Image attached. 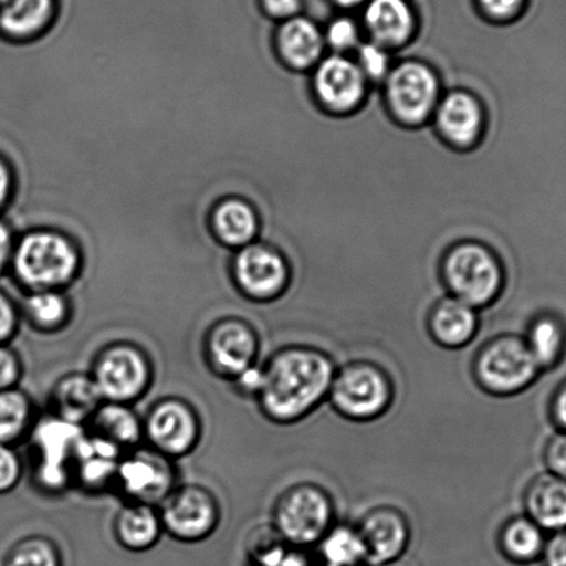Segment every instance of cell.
<instances>
[{
  "label": "cell",
  "mask_w": 566,
  "mask_h": 566,
  "mask_svg": "<svg viewBox=\"0 0 566 566\" xmlns=\"http://www.w3.org/2000/svg\"><path fill=\"white\" fill-rule=\"evenodd\" d=\"M4 2V0H0V4H2Z\"/></svg>",
  "instance_id": "f907efd6"
},
{
  "label": "cell",
  "mask_w": 566,
  "mask_h": 566,
  "mask_svg": "<svg viewBox=\"0 0 566 566\" xmlns=\"http://www.w3.org/2000/svg\"><path fill=\"white\" fill-rule=\"evenodd\" d=\"M335 522L333 494L318 483H294L274 500L271 524L289 546H317Z\"/></svg>",
  "instance_id": "277c9868"
},
{
  "label": "cell",
  "mask_w": 566,
  "mask_h": 566,
  "mask_svg": "<svg viewBox=\"0 0 566 566\" xmlns=\"http://www.w3.org/2000/svg\"><path fill=\"white\" fill-rule=\"evenodd\" d=\"M489 13L496 18H507L520 8L522 0H481Z\"/></svg>",
  "instance_id": "f6af8a7d"
},
{
  "label": "cell",
  "mask_w": 566,
  "mask_h": 566,
  "mask_svg": "<svg viewBox=\"0 0 566 566\" xmlns=\"http://www.w3.org/2000/svg\"><path fill=\"white\" fill-rule=\"evenodd\" d=\"M541 374L522 334L493 335L478 348L471 361L475 386L489 397L499 399L524 394Z\"/></svg>",
  "instance_id": "3957f363"
},
{
  "label": "cell",
  "mask_w": 566,
  "mask_h": 566,
  "mask_svg": "<svg viewBox=\"0 0 566 566\" xmlns=\"http://www.w3.org/2000/svg\"><path fill=\"white\" fill-rule=\"evenodd\" d=\"M323 566H329V565H323Z\"/></svg>",
  "instance_id": "816d5d0a"
},
{
  "label": "cell",
  "mask_w": 566,
  "mask_h": 566,
  "mask_svg": "<svg viewBox=\"0 0 566 566\" xmlns=\"http://www.w3.org/2000/svg\"><path fill=\"white\" fill-rule=\"evenodd\" d=\"M178 478L174 460L142 444L124 453L120 459L114 491L125 499V503L158 507L179 485Z\"/></svg>",
  "instance_id": "8fae6325"
},
{
  "label": "cell",
  "mask_w": 566,
  "mask_h": 566,
  "mask_svg": "<svg viewBox=\"0 0 566 566\" xmlns=\"http://www.w3.org/2000/svg\"><path fill=\"white\" fill-rule=\"evenodd\" d=\"M356 526L365 543L367 566L402 558L413 536L408 515L389 504L368 510Z\"/></svg>",
  "instance_id": "4fadbf2b"
},
{
  "label": "cell",
  "mask_w": 566,
  "mask_h": 566,
  "mask_svg": "<svg viewBox=\"0 0 566 566\" xmlns=\"http://www.w3.org/2000/svg\"><path fill=\"white\" fill-rule=\"evenodd\" d=\"M359 59L363 74H367L371 78H381V76L387 74L389 59L380 46L374 45V43L361 46Z\"/></svg>",
  "instance_id": "f35d334b"
},
{
  "label": "cell",
  "mask_w": 566,
  "mask_h": 566,
  "mask_svg": "<svg viewBox=\"0 0 566 566\" xmlns=\"http://www.w3.org/2000/svg\"><path fill=\"white\" fill-rule=\"evenodd\" d=\"M20 313L35 333L52 335L69 326L73 307L63 291H34L27 295Z\"/></svg>",
  "instance_id": "d4e9b609"
},
{
  "label": "cell",
  "mask_w": 566,
  "mask_h": 566,
  "mask_svg": "<svg viewBox=\"0 0 566 566\" xmlns=\"http://www.w3.org/2000/svg\"><path fill=\"white\" fill-rule=\"evenodd\" d=\"M115 541L126 552L145 553L156 547L164 535L158 507L143 503H125L113 521Z\"/></svg>",
  "instance_id": "44dd1931"
},
{
  "label": "cell",
  "mask_w": 566,
  "mask_h": 566,
  "mask_svg": "<svg viewBox=\"0 0 566 566\" xmlns=\"http://www.w3.org/2000/svg\"><path fill=\"white\" fill-rule=\"evenodd\" d=\"M478 311L453 296L437 302L427 316V333L433 344L447 350H460L480 334Z\"/></svg>",
  "instance_id": "e0dca14e"
},
{
  "label": "cell",
  "mask_w": 566,
  "mask_h": 566,
  "mask_svg": "<svg viewBox=\"0 0 566 566\" xmlns=\"http://www.w3.org/2000/svg\"><path fill=\"white\" fill-rule=\"evenodd\" d=\"M522 337L542 373L553 370L564 359L565 323L552 313H542L533 317Z\"/></svg>",
  "instance_id": "cb8c5ba5"
},
{
  "label": "cell",
  "mask_w": 566,
  "mask_h": 566,
  "mask_svg": "<svg viewBox=\"0 0 566 566\" xmlns=\"http://www.w3.org/2000/svg\"><path fill=\"white\" fill-rule=\"evenodd\" d=\"M315 84L328 107L344 112L359 103L365 93V74L350 60L333 56L317 69Z\"/></svg>",
  "instance_id": "ffe728a7"
},
{
  "label": "cell",
  "mask_w": 566,
  "mask_h": 566,
  "mask_svg": "<svg viewBox=\"0 0 566 566\" xmlns=\"http://www.w3.org/2000/svg\"><path fill=\"white\" fill-rule=\"evenodd\" d=\"M279 48L283 57L293 67H310L321 57L322 35L310 20L293 19L280 30Z\"/></svg>",
  "instance_id": "f1b7e54d"
},
{
  "label": "cell",
  "mask_w": 566,
  "mask_h": 566,
  "mask_svg": "<svg viewBox=\"0 0 566 566\" xmlns=\"http://www.w3.org/2000/svg\"><path fill=\"white\" fill-rule=\"evenodd\" d=\"M324 565H366V547L356 524L335 522L322 541L317 543Z\"/></svg>",
  "instance_id": "f546056e"
},
{
  "label": "cell",
  "mask_w": 566,
  "mask_h": 566,
  "mask_svg": "<svg viewBox=\"0 0 566 566\" xmlns=\"http://www.w3.org/2000/svg\"><path fill=\"white\" fill-rule=\"evenodd\" d=\"M38 417L35 402L23 388L0 391V444L15 448L29 441Z\"/></svg>",
  "instance_id": "484cf974"
},
{
  "label": "cell",
  "mask_w": 566,
  "mask_h": 566,
  "mask_svg": "<svg viewBox=\"0 0 566 566\" xmlns=\"http://www.w3.org/2000/svg\"><path fill=\"white\" fill-rule=\"evenodd\" d=\"M21 313L8 294L0 291V345L12 344L19 333Z\"/></svg>",
  "instance_id": "74e56055"
},
{
  "label": "cell",
  "mask_w": 566,
  "mask_h": 566,
  "mask_svg": "<svg viewBox=\"0 0 566 566\" xmlns=\"http://www.w3.org/2000/svg\"><path fill=\"white\" fill-rule=\"evenodd\" d=\"M377 566H411V565L408 563V560H406L402 557V558L389 560V563L377 565Z\"/></svg>",
  "instance_id": "c3c4849f"
},
{
  "label": "cell",
  "mask_w": 566,
  "mask_h": 566,
  "mask_svg": "<svg viewBox=\"0 0 566 566\" xmlns=\"http://www.w3.org/2000/svg\"><path fill=\"white\" fill-rule=\"evenodd\" d=\"M327 40L329 45L338 51H346L355 46L357 43V30L352 21L339 19L334 21L327 31Z\"/></svg>",
  "instance_id": "ab89813d"
},
{
  "label": "cell",
  "mask_w": 566,
  "mask_h": 566,
  "mask_svg": "<svg viewBox=\"0 0 566 566\" xmlns=\"http://www.w3.org/2000/svg\"><path fill=\"white\" fill-rule=\"evenodd\" d=\"M547 472L566 481V432H555L543 450Z\"/></svg>",
  "instance_id": "8d00e7d4"
},
{
  "label": "cell",
  "mask_w": 566,
  "mask_h": 566,
  "mask_svg": "<svg viewBox=\"0 0 566 566\" xmlns=\"http://www.w3.org/2000/svg\"><path fill=\"white\" fill-rule=\"evenodd\" d=\"M542 559L543 566H566V531L548 538Z\"/></svg>",
  "instance_id": "b9f144b4"
},
{
  "label": "cell",
  "mask_w": 566,
  "mask_h": 566,
  "mask_svg": "<svg viewBox=\"0 0 566 566\" xmlns=\"http://www.w3.org/2000/svg\"><path fill=\"white\" fill-rule=\"evenodd\" d=\"M213 228L224 244L250 245L256 234L258 219L247 202L232 199L221 202L213 212Z\"/></svg>",
  "instance_id": "4dcf8cb0"
},
{
  "label": "cell",
  "mask_w": 566,
  "mask_h": 566,
  "mask_svg": "<svg viewBox=\"0 0 566 566\" xmlns=\"http://www.w3.org/2000/svg\"><path fill=\"white\" fill-rule=\"evenodd\" d=\"M13 244L12 235H10L7 224L0 222V273L4 271L8 263L12 261Z\"/></svg>",
  "instance_id": "bcb514c9"
},
{
  "label": "cell",
  "mask_w": 566,
  "mask_h": 566,
  "mask_svg": "<svg viewBox=\"0 0 566 566\" xmlns=\"http://www.w3.org/2000/svg\"><path fill=\"white\" fill-rule=\"evenodd\" d=\"M24 363L12 345H0V391L20 387Z\"/></svg>",
  "instance_id": "e575fe53"
},
{
  "label": "cell",
  "mask_w": 566,
  "mask_h": 566,
  "mask_svg": "<svg viewBox=\"0 0 566 566\" xmlns=\"http://www.w3.org/2000/svg\"><path fill=\"white\" fill-rule=\"evenodd\" d=\"M233 276L241 294L254 302L276 301L289 283L283 258L261 245H245L241 250L234 261Z\"/></svg>",
  "instance_id": "5bb4252c"
},
{
  "label": "cell",
  "mask_w": 566,
  "mask_h": 566,
  "mask_svg": "<svg viewBox=\"0 0 566 566\" xmlns=\"http://www.w3.org/2000/svg\"><path fill=\"white\" fill-rule=\"evenodd\" d=\"M85 428L46 413L38 417L29 442L36 455L32 483L38 491L57 496L73 486L71 460Z\"/></svg>",
  "instance_id": "52a82bcc"
},
{
  "label": "cell",
  "mask_w": 566,
  "mask_h": 566,
  "mask_svg": "<svg viewBox=\"0 0 566 566\" xmlns=\"http://www.w3.org/2000/svg\"><path fill=\"white\" fill-rule=\"evenodd\" d=\"M339 4L343 7H355V4H359L363 0H337Z\"/></svg>",
  "instance_id": "681fc988"
},
{
  "label": "cell",
  "mask_w": 566,
  "mask_h": 566,
  "mask_svg": "<svg viewBox=\"0 0 566 566\" xmlns=\"http://www.w3.org/2000/svg\"><path fill=\"white\" fill-rule=\"evenodd\" d=\"M103 402L102 394L91 374L74 371L64 374L53 384L49 394L48 413L86 428Z\"/></svg>",
  "instance_id": "ac0fdd59"
},
{
  "label": "cell",
  "mask_w": 566,
  "mask_h": 566,
  "mask_svg": "<svg viewBox=\"0 0 566 566\" xmlns=\"http://www.w3.org/2000/svg\"><path fill=\"white\" fill-rule=\"evenodd\" d=\"M525 515L546 533L566 531V481L542 472L532 478L522 494Z\"/></svg>",
  "instance_id": "d6986e66"
},
{
  "label": "cell",
  "mask_w": 566,
  "mask_h": 566,
  "mask_svg": "<svg viewBox=\"0 0 566 566\" xmlns=\"http://www.w3.org/2000/svg\"><path fill=\"white\" fill-rule=\"evenodd\" d=\"M15 276L30 293L63 291L80 271V255L71 241L54 232H34L20 241L12 256Z\"/></svg>",
  "instance_id": "5b68a950"
},
{
  "label": "cell",
  "mask_w": 566,
  "mask_h": 566,
  "mask_svg": "<svg viewBox=\"0 0 566 566\" xmlns=\"http://www.w3.org/2000/svg\"><path fill=\"white\" fill-rule=\"evenodd\" d=\"M123 455V450L85 430L71 460L73 486L91 494L114 491Z\"/></svg>",
  "instance_id": "9a60e30c"
},
{
  "label": "cell",
  "mask_w": 566,
  "mask_h": 566,
  "mask_svg": "<svg viewBox=\"0 0 566 566\" xmlns=\"http://www.w3.org/2000/svg\"><path fill=\"white\" fill-rule=\"evenodd\" d=\"M53 0H4L0 4V29L12 36H30L51 18Z\"/></svg>",
  "instance_id": "1f68e13d"
},
{
  "label": "cell",
  "mask_w": 566,
  "mask_h": 566,
  "mask_svg": "<svg viewBox=\"0 0 566 566\" xmlns=\"http://www.w3.org/2000/svg\"><path fill=\"white\" fill-rule=\"evenodd\" d=\"M438 95L436 76L424 65L406 63L389 76L388 97L406 123H420L432 112Z\"/></svg>",
  "instance_id": "2e32d148"
},
{
  "label": "cell",
  "mask_w": 566,
  "mask_h": 566,
  "mask_svg": "<svg viewBox=\"0 0 566 566\" xmlns=\"http://www.w3.org/2000/svg\"><path fill=\"white\" fill-rule=\"evenodd\" d=\"M443 277L450 296L476 311L491 306L503 290L497 262L478 245H463L453 251L444 263Z\"/></svg>",
  "instance_id": "7c38bea8"
},
{
  "label": "cell",
  "mask_w": 566,
  "mask_h": 566,
  "mask_svg": "<svg viewBox=\"0 0 566 566\" xmlns=\"http://www.w3.org/2000/svg\"><path fill=\"white\" fill-rule=\"evenodd\" d=\"M268 12L274 18H291L300 9V0H265Z\"/></svg>",
  "instance_id": "ee69618b"
},
{
  "label": "cell",
  "mask_w": 566,
  "mask_h": 566,
  "mask_svg": "<svg viewBox=\"0 0 566 566\" xmlns=\"http://www.w3.org/2000/svg\"><path fill=\"white\" fill-rule=\"evenodd\" d=\"M251 563L252 566H315L305 549L289 546L287 543Z\"/></svg>",
  "instance_id": "d590c367"
},
{
  "label": "cell",
  "mask_w": 566,
  "mask_h": 566,
  "mask_svg": "<svg viewBox=\"0 0 566 566\" xmlns=\"http://www.w3.org/2000/svg\"><path fill=\"white\" fill-rule=\"evenodd\" d=\"M549 419L558 431L566 432V378L559 384L549 399L548 405Z\"/></svg>",
  "instance_id": "7bdbcfd3"
},
{
  "label": "cell",
  "mask_w": 566,
  "mask_h": 566,
  "mask_svg": "<svg viewBox=\"0 0 566 566\" xmlns=\"http://www.w3.org/2000/svg\"><path fill=\"white\" fill-rule=\"evenodd\" d=\"M206 365L213 376L234 382L258 365L261 338L251 323L240 317H223L207 329L202 343Z\"/></svg>",
  "instance_id": "30bf717a"
},
{
  "label": "cell",
  "mask_w": 566,
  "mask_h": 566,
  "mask_svg": "<svg viewBox=\"0 0 566 566\" xmlns=\"http://www.w3.org/2000/svg\"><path fill=\"white\" fill-rule=\"evenodd\" d=\"M235 391L247 399H256L262 384V366L256 365L232 382Z\"/></svg>",
  "instance_id": "60d3db41"
},
{
  "label": "cell",
  "mask_w": 566,
  "mask_h": 566,
  "mask_svg": "<svg viewBox=\"0 0 566 566\" xmlns=\"http://www.w3.org/2000/svg\"><path fill=\"white\" fill-rule=\"evenodd\" d=\"M10 191H12V174L8 164L0 158V207L8 201Z\"/></svg>",
  "instance_id": "7dc6e473"
},
{
  "label": "cell",
  "mask_w": 566,
  "mask_h": 566,
  "mask_svg": "<svg viewBox=\"0 0 566 566\" xmlns=\"http://www.w3.org/2000/svg\"><path fill=\"white\" fill-rule=\"evenodd\" d=\"M547 542V533L525 514L510 516L497 531L499 552L518 565L542 559Z\"/></svg>",
  "instance_id": "603a6c76"
},
{
  "label": "cell",
  "mask_w": 566,
  "mask_h": 566,
  "mask_svg": "<svg viewBox=\"0 0 566 566\" xmlns=\"http://www.w3.org/2000/svg\"><path fill=\"white\" fill-rule=\"evenodd\" d=\"M366 24L377 41L399 45L408 40L413 18L405 0H371L366 12Z\"/></svg>",
  "instance_id": "4316f807"
},
{
  "label": "cell",
  "mask_w": 566,
  "mask_h": 566,
  "mask_svg": "<svg viewBox=\"0 0 566 566\" xmlns=\"http://www.w3.org/2000/svg\"><path fill=\"white\" fill-rule=\"evenodd\" d=\"M261 366L258 409L283 427L298 424L327 402L338 367L328 352L304 344L282 346Z\"/></svg>",
  "instance_id": "6da1fadb"
},
{
  "label": "cell",
  "mask_w": 566,
  "mask_h": 566,
  "mask_svg": "<svg viewBox=\"0 0 566 566\" xmlns=\"http://www.w3.org/2000/svg\"><path fill=\"white\" fill-rule=\"evenodd\" d=\"M124 453L145 443L143 419L132 405L103 402L85 428Z\"/></svg>",
  "instance_id": "7402d4cb"
},
{
  "label": "cell",
  "mask_w": 566,
  "mask_h": 566,
  "mask_svg": "<svg viewBox=\"0 0 566 566\" xmlns=\"http://www.w3.org/2000/svg\"><path fill=\"white\" fill-rule=\"evenodd\" d=\"M438 125L450 140L465 145L474 140L480 130L481 109L471 96L453 93L438 109Z\"/></svg>",
  "instance_id": "83f0119b"
},
{
  "label": "cell",
  "mask_w": 566,
  "mask_h": 566,
  "mask_svg": "<svg viewBox=\"0 0 566 566\" xmlns=\"http://www.w3.org/2000/svg\"><path fill=\"white\" fill-rule=\"evenodd\" d=\"M395 398L397 387L386 367L355 359L337 367L327 402L340 419L368 424L387 416Z\"/></svg>",
  "instance_id": "7a4b0ae2"
},
{
  "label": "cell",
  "mask_w": 566,
  "mask_h": 566,
  "mask_svg": "<svg viewBox=\"0 0 566 566\" xmlns=\"http://www.w3.org/2000/svg\"><path fill=\"white\" fill-rule=\"evenodd\" d=\"M3 566H63V557L53 538L30 535L10 547Z\"/></svg>",
  "instance_id": "d6a6232c"
},
{
  "label": "cell",
  "mask_w": 566,
  "mask_h": 566,
  "mask_svg": "<svg viewBox=\"0 0 566 566\" xmlns=\"http://www.w3.org/2000/svg\"><path fill=\"white\" fill-rule=\"evenodd\" d=\"M24 475L23 459L14 447L0 444V496L13 492Z\"/></svg>",
  "instance_id": "836d02e7"
},
{
  "label": "cell",
  "mask_w": 566,
  "mask_h": 566,
  "mask_svg": "<svg viewBox=\"0 0 566 566\" xmlns=\"http://www.w3.org/2000/svg\"><path fill=\"white\" fill-rule=\"evenodd\" d=\"M145 444L170 460L195 452L202 438V421L195 406L179 397H165L143 417Z\"/></svg>",
  "instance_id": "ba28073f"
},
{
  "label": "cell",
  "mask_w": 566,
  "mask_h": 566,
  "mask_svg": "<svg viewBox=\"0 0 566 566\" xmlns=\"http://www.w3.org/2000/svg\"><path fill=\"white\" fill-rule=\"evenodd\" d=\"M158 511L164 533L187 544L207 541L222 520L216 494L199 483H179L158 505Z\"/></svg>",
  "instance_id": "9c48e42d"
},
{
  "label": "cell",
  "mask_w": 566,
  "mask_h": 566,
  "mask_svg": "<svg viewBox=\"0 0 566 566\" xmlns=\"http://www.w3.org/2000/svg\"><path fill=\"white\" fill-rule=\"evenodd\" d=\"M90 374L104 402H139L154 381L150 356L130 340H114L103 346L93 359Z\"/></svg>",
  "instance_id": "8992f818"
}]
</instances>
